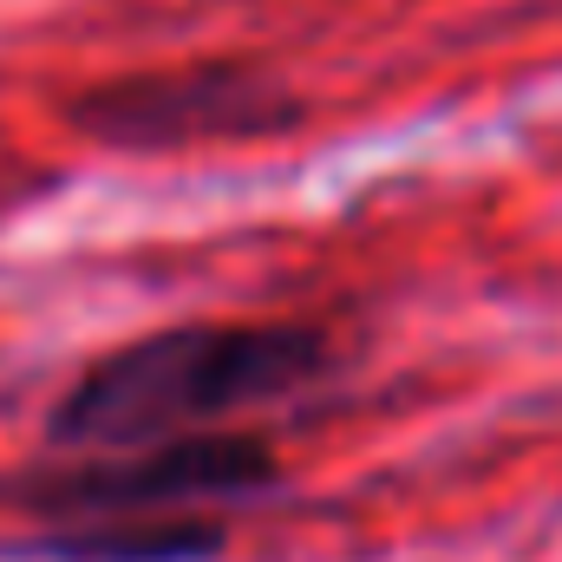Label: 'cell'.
<instances>
[{"mask_svg":"<svg viewBox=\"0 0 562 562\" xmlns=\"http://www.w3.org/2000/svg\"><path fill=\"white\" fill-rule=\"evenodd\" d=\"M66 119L79 138L112 150H177V144L288 132L301 119V99L249 66H183L92 86L66 105Z\"/></svg>","mask_w":562,"mask_h":562,"instance_id":"cell-3","label":"cell"},{"mask_svg":"<svg viewBox=\"0 0 562 562\" xmlns=\"http://www.w3.org/2000/svg\"><path fill=\"white\" fill-rule=\"evenodd\" d=\"M276 484V451L249 431H177L150 445H119L86 464L26 471L7 504L66 524V517H157V510H203V504H243Z\"/></svg>","mask_w":562,"mask_h":562,"instance_id":"cell-2","label":"cell"},{"mask_svg":"<svg viewBox=\"0 0 562 562\" xmlns=\"http://www.w3.org/2000/svg\"><path fill=\"white\" fill-rule=\"evenodd\" d=\"M13 557L33 562H210L223 557V517L157 510V517H66L20 537Z\"/></svg>","mask_w":562,"mask_h":562,"instance_id":"cell-4","label":"cell"},{"mask_svg":"<svg viewBox=\"0 0 562 562\" xmlns=\"http://www.w3.org/2000/svg\"><path fill=\"white\" fill-rule=\"evenodd\" d=\"M334 367L340 347L301 321H190L92 360L46 413V438L59 451H119L210 431L321 386Z\"/></svg>","mask_w":562,"mask_h":562,"instance_id":"cell-1","label":"cell"}]
</instances>
